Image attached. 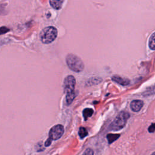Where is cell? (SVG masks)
Returning a JSON list of instances; mask_svg holds the SVG:
<instances>
[{
	"instance_id": "cell-1",
	"label": "cell",
	"mask_w": 155,
	"mask_h": 155,
	"mask_svg": "<svg viewBox=\"0 0 155 155\" xmlns=\"http://www.w3.org/2000/svg\"><path fill=\"white\" fill-rule=\"evenodd\" d=\"M58 35L57 29L53 26H48L43 28L39 35L40 39L44 44H50L54 41Z\"/></svg>"
},
{
	"instance_id": "cell-2",
	"label": "cell",
	"mask_w": 155,
	"mask_h": 155,
	"mask_svg": "<svg viewBox=\"0 0 155 155\" xmlns=\"http://www.w3.org/2000/svg\"><path fill=\"white\" fill-rule=\"evenodd\" d=\"M66 63L70 69L76 73L82 71L84 68L82 61L78 56L73 54H67L66 56Z\"/></svg>"
},
{
	"instance_id": "cell-3",
	"label": "cell",
	"mask_w": 155,
	"mask_h": 155,
	"mask_svg": "<svg viewBox=\"0 0 155 155\" xmlns=\"http://www.w3.org/2000/svg\"><path fill=\"white\" fill-rule=\"evenodd\" d=\"M129 117L130 114L128 113L125 111H121L117 114L113 122L110 124V129L114 131H117L122 129L125 125Z\"/></svg>"
},
{
	"instance_id": "cell-4",
	"label": "cell",
	"mask_w": 155,
	"mask_h": 155,
	"mask_svg": "<svg viewBox=\"0 0 155 155\" xmlns=\"http://www.w3.org/2000/svg\"><path fill=\"white\" fill-rule=\"evenodd\" d=\"M76 79L72 75L67 76L64 81V90L66 94L74 93Z\"/></svg>"
},
{
	"instance_id": "cell-5",
	"label": "cell",
	"mask_w": 155,
	"mask_h": 155,
	"mask_svg": "<svg viewBox=\"0 0 155 155\" xmlns=\"http://www.w3.org/2000/svg\"><path fill=\"white\" fill-rule=\"evenodd\" d=\"M64 133V127L60 124L56 125L50 129L49 132V137L51 140H57L62 136Z\"/></svg>"
},
{
	"instance_id": "cell-6",
	"label": "cell",
	"mask_w": 155,
	"mask_h": 155,
	"mask_svg": "<svg viewBox=\"0 0 155 155\" xmlns=\"http://www.w3.org/2000/svg\"><path fill=\"white\" fill-rule=\"evenodd\" d=\"M143 105V102L140 100H134L130 104V108L132 111L138 112Z\"/></svg>"
},
{
	"instance_id": "cell-7",
	"label": "cell",
	"mask_w": 155,
	"mask_h": 155,
	"mask_svg": "<svg viewBox=\"0 0 155 155\" xmlns=\"http://www.w3.org/2000/svg\"><path fill=\"white\" fill-rule=\"evenodd\" d=\"M112 80L122 85H127L130 84V80L128 79L123 78L117 75L113 76L112 77Z\"/></svg>"
},
{
	"instance_id": "cell-8",
	"label": "cell",
	"mask_w": 155,
	"mask_h": 155,
	"mask_svg": "<svg viewBox=\"0 0 155 155\" xmlns=\"http://www.w3.org/2000/svg\"><path fill=\"white\" fill-rule=\"evenodd\" d=\"M64 0H50V5L56 10H59L62 8Z\"/></svg>"
},
{
	"instance_id": "cell-9",
	"label": "cell",
	"mask_w": 155,
	"mask_h": 155,
	"mask_svg": "<svg viewBox=\"0 0 155 155\" xmlns=\"http://www.w3.org/2000/svg\"><path fill=\"white\" fill-rule=\"evenodd\" d=\"M120 136L119 134H108L107 135V138L109 143H113L116 139H117Z\"/></svg>"
},
{
	"instance_id": "cell-10",
	"label": "cell",
	"mask_w": 155,
	"mask_h": 155,
	"mask_svg": "<svg viewBox=\"0 0 155 155\" xmlns=\"http://www.w3.org/2000/svg\"><path fill=\"white\" fill-rule=\"evenodd\" d=\"M93 113V110L91 108H87L83 110V116L85 120H87L88 117L92 116Z\"/></svg>"
},
{
	"instance_id": "cell-11",
	"label": "cell",
	"mask_w": 155,
	"mask_h": 155,
	"mask_svg": "<svg viewBox=\"0 0 155 155\" xmlns=\"http://www.w3.org/2000/svg\"><path fill=\"white\" fill-rule=\"evenodd\" d=\"M149 47L150 49L154 50H155V32L151 35L149 39Z\"/></svg>"
},
{
	"instance_id": "cell-12",
	"label": "cell",
	"mask_w": 155,
	"mask_h": 155,
	"mask_svg": "<svg viewBox=\"0 0 155 155\" xmlns=\"http://www.w3.org/2000/svg\"><path fill=\"white\" fill-rule=\"evenodd\" d=\"M79 136L81 139L84 138L85 136H87L88 134V131L86 130L85 128L84 127H80L79 129V132H78Z\"/></svg>"
},
{
	"instance_id": "cell-13",
	"label": "cell",
	"mask_w": 155,
	"mask_h": 155,
	"mask_svg": "<svg viewBox=\"0 0 155 155\" xmlns=\"http://www.w3.org/2000/svg\"><path fill=\"white\" fill-rule=\"evenodd\" d=\"M75 96H76L75 93L66 94V103H67V104L70 105V104H71V102L74 100Z\"/></svg>"
},
{
	"instance_id": "cell-14",
	"label": "cell",
	"mask_w": 155,
	"mask_h": 155,
	"mask_svg": "<svg viewBox=\"0 0 155 155\" xmlns=\"http://www.w3.org/2000/svg\"><path fill=\"white\" fill-rule=\"evenodd\" d=\"M8 31H9V29L8 28H7L6 27H4V26L1 27H0V35L8 32Z\"/></svg>"
},
{
	"instance_id": "cell-15",
	"label": "cell",
	"mask_w": 155,
	"mask_h": 155,
	"mask_svg": "<svg viewBox=\"0 0 155 155\" xmlns=\"http://www.w3.org/2000/svg\"><path fill=\"white\" fill-rule=\"evenodd\" d=\"M82 155H93V151L91 148H87Z\"/></svg>"
},
{
	"instance_id": "cell-16",
	"label": "cell",
	"mask_w": 155,
	"mask_h": 155,
	"mask_svg": "<svg viewBox=\"0 0 155 155\" xmlns=\"http://www.w3.org/2000/svg\"><path fill=\"white\" fill-rule=\"evenodd\" d=\"M155 131V123H153L148 127V131L150 133H153Z\"/></svg>"
},
{
	"instance_id": "cell-17",
	"label": "cell",
	"mask_w": 155,
	"mask_h": 155,
	"mask_svg": "<svg viewBox=\"0 0 155 155\" xmlns=\"http://www.w3.org/2000/svg\"><path fill=\"white\" fill-rule=\"evenodd\" d=\"M51 139L50 137H48V139H47V140H46V142H45V146L48 147V146L51 144Z\"/></svg>"
},
{
	"instance_id": "cell-18",
	"label": "cell",
	"mask_w": 155,
	"mask_h": 155,
	"mask_svg": "<svg viewBox=\"0 0 155 155\" xmlns=\"http://www.w3.org/2000/svg\"><path fill=\"white\" fill-rule=\"evenodd\" d=\"M151 155H155V152H154Z\"/></svg>"
}]
</instances>
